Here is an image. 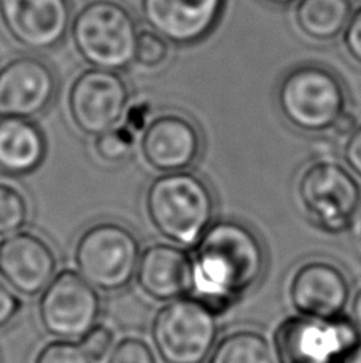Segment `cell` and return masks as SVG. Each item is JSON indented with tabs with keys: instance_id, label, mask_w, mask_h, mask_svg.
<instances>
[{
	"instance_id": "1",
	"label": "cell",
	"mask_w": 361,
	"mask_h": 363,
	"mask_svg": "<svg viewBox=\"0 0 361 363\" xmlns=\"http://www.w3.org/2000/svg\"><path fill=\"white\" fill-rule=\"evenodd\" d=\"M266 250L260 236L237 220H218L196 244L191 258V296L217 315L261 281Z\"/></svg>"
},
{
	"instance_id": "2",
	"label": "cell",
	"mask_w": 361,
	"mask_h": 363,
	"mask_svg": "<svg viewBox=\"0 0 361 363\" xmlns=\"http://www.w3.org/2000/svg\"><path fill=\"white\" fill-rule=\"evenodd\" d=\"M145 211L161 236L180 245H196L214 223V191L207 180L190 169L159 174L145 191Z\"/></svg>"
},
{
	"instance_id": "3",
	"label": "cell",
	"mask_w": 361,
	"mask_h": 363,
	"mask_svg": "<svg viewBox=\"0 0 361 363\" xmlns=\"http://www.w3.org/2000/svg\"><path fill=\"white\" fill-rule=\"evenodd\" d=\"M275 104L282 120L294 131L326 134L349 108V91L331 67L320 62H299L280 77Z\"/></svg>"
},
{
	"instance_id": "4",
	"label": "cell",
	"mask_w": 361,
	"mask_h": 363,
	"mask_svg": "<svg viewBox=\"0 0 361 363\" xmlns=\"http://www.w3.org/2000/svg\"><path fill=\"white\" fill-rule=\"evenodd\" d=\"M139 26L120 0H91L72 18L70 37L91 67L122 72L134 64Z\"/></svg>"
},
{
	"instance_id": "5",
	"label": "cell",
	"mask_w": 361,
	"mask_h": 363,
	"mask_svg": "<svg viewBox=\"0 0 361 363\" xmlns=\"http://www.w3.org/2000/svg\"><path fill=\"white\" fill-rule=\"evenodd\" d=\"M140 254L139 238L129 226L104 220L88 226L76 239L74 262L96 290L115 294L135 279Z\"/></svg>"
},
{
	"instance_id": "6",
	"label": "cell",
	"mask_w": 361,
	"mask_h": 363,
	"mask_svg": "<svg viewBox=\"0 0 361 363\" xmlns=\"http://www.w3.org/2000/svg\"><path fill=\"white\" fill-rule=\"evenodd\" d=\"M296 191L312 223L328 235L349 230L361 207L358 177L334 160L309 163L301 172Z\"/></svg>"
},
{
	"instance_id": "7",
	"label": "cell",
	"mask_w": 361,
	"mask_h": 363,
	"mask_svg": "<svg viewBox=\"0 0 361 363\" xmlns=\"http://www.w3.org/2000/svg\"><path fill=\"white\" fill-rule=\"evenodd\" d=\"M217 336V314L193 296L164 304L151 323L153 345L164 363H204Z\"/></svg>"
},
{
	"instance_id": "8",
	"label": "cell",
	"mask_w": 361,
	"mask_h": 363,
	"mask_svg": "<svg viewBox=\"0 0 361 363\" xmlns=\"http://www.w3.org/2000/svg\"><path fill=\"white\" fill-rule=\"evenodd\" d=\"M358 335L349 320L292 315L275 328L274 357L279 363H338L360 341Z\"/></svg>"
},
{
	"instance_id": "9",
	"label": "cell",
	"mask_w": 361,
	"mask_h": 363,
	"mask_svg": "<svg viewBox=\"0 0 361 363\" xmlns=\"http://www.w3.org/2000/svg\"><path fill=\"white\" fill-rule=\"evenodd\" d=\"M131 102V88L121 72L89 67L75 77L67 110L75 128L96 138L121 123Z\"/></svg>"
},
{
	"instance_id": "10",
	"label": "cell",
	"mask_w": 361,
	"mask_h": 363,
	"mask_svg": "<svg viewBox=\"0 0 361 363\" xmlns=\"http://www.w3.org/2000/svg\"><path fill=\"white\" fill-rule=\"evenodd\" d=\"M102 301L91 284L79 272L56 274L38 300V320L55 340H80L98 322Z\"/></svg>"
},
{
	"instance_id": "11",
	"label": "cell",
	"mask_w": 361,
	"mask_h": 363,
	"mask_svg": "<svg viewBox=\"0 0 361 363\" xmlns=\"http://www.w3.org/2000/svg\"><path fill=\"white\" fill-rule=\"evenodd\" d=\"M204 145L197 121L177 108L154 113L139 138L142 158L159 174L191 169L202 157Z\"/></svg>"
},
{
	"instance_id": "12",
	"label": "cell",
	"mask_w": 361,
	"mask_h": 363,
	"mask_svg": "<svg viewBox=\"0 0 361 363\" xmlns=\"http://www.w3.org/2000/svg\"><path fill=\"white\" fill-rule=\"evenodd\" d=\"M59 80L53 66L35 55L11 57L0 67V118L32 120L53 106Z\"/></svg>"
},
{
	"instance_id": "13",
	"label": "cell",
	"mask_w": 361,
	"mask_h": 363,
	"mask_svg": "<svg viewBox=\"0 0 361 363\" xmlns=\"http://www.w3.org/2000/svg\"><path fill=\"white\" fill-rule=\"evenodd\" d=\"M70 24V0H0V26L13 42L29 51L59 47Z\"/></svg>"
},
{
	"instance_id": "14",
	"label": "cell",
	"mask_w": 361,
	"mask_h": 363,
	"mask_svg": "<svg viewBox=\"0 0 361 363\" xmlns=\"http://www.w3.org/2000/svg\"><path fill=\"white\" fill-rule=\"evenodd\" d=\"M228 0H140L147 28L176 47H193L212 35Z\"/></svg>"
},
{
	"instance_id": "15",
	"label": "cell",
	"mask_w": 361,
	"mask_h": 363,
	"mask_svg": "<svg viewBox=\"0 0 361 363\" xmlns=\"http://www.w3.org/2000/svg\"><path fill=\"white\" fill-rule=\"evenodd\" d=\"M352 287L338 264L325 260L302 263L290 281L288 296L296 313L320 320H336L349 306Z\"/></svg>"
},
{
	"instance_id": "16",
	"label": "cell",
	"mask_w": 361,
	"mask_h": 363,
	"mask_svg": "<svg viewBox=\"0 0 361 363\" xmlns=\"http://www.w3.org/2000/svg\"><path fill=\"white\" fill-rule=\"evenodd\" d=\"M56 269V252L40 235L19 231L0 241V279L16 295H42L55 279Z\"/></svg>"
},
{
	"instance_id": "17",
	"label": "cell",
	"mask_w": 361,
	"mask_h": 363,
	"mask_svg": "<svg viewBox=\"0 0 361 363\" xmlns=\"http://www.w3.org/2000/svg\"><path fill=\"white\" fill-rule=\"evenodd\" d=\"M135 281L154 301L182 298L191 289V257L173 244H153L140 254Z\"/></svg>"
},
{
	"instance_id": "18",
	"label": "cell",
	"mask_w": 361,
	"mask_h": 363,
	"mask_svg": "<svg viewBox=\"0 0 361 363\" xmlns=\"http://www.w3.org/2000/svg\"><path fill=\"white\" fill-rule=\"evenodd\" d=\"M47 138L42 128L25 118H0V172L29 176L47 157Z\"/></svg>"
},
{
	"instance_id": "19",
	"label": "cell",
	"mask_w": 361,
	"mask_h": 363,
	"mask_svg": "<svg viewBox=\"0 0 361 363\" xmlns=\"http://www.w3.org/2000/svg\"><path fill=\"white\" fill-rule=\"evenodd\" d=\"M353 9L352 0H296L293 23L307 40L331 43L343 35Z\"/></svg>"
},
{
	"instance_id": "20",
	"label": "cell",
	"mask_w": 361,
	"mask_h": 363,
	"mask_svg": "<svg viewBox=\"0 0 361 363\" xmlns=\"http://www.w3.org/2000/svg\"><path fill=\"white\" fill-rule=\"evenodd\" d=\"M209 363H275V357L264 335L251 328H241L217 342Z\"/></svg>"
},
{
	"instance_id": "21",
	"label": "cell",
	"mask_w": 361,
	"mask_h": 363,
	"mask_svg": "<svg viewBox=\"0 0 361 363\" xmlns=\"http://www.w3.org/2000/svg\"><path fill=\"white\" fill-rule=\"evenodd\" d=\"M30 206L23 190L0 182V238L21 231L29 223Z\"/></svg>"
},
{
	"instance_id": "22",
	"label": "cell",
	"mask_w": 361,
	"mask_h": 363,
	"mask_svg": "<svg viewBox=\"0 0 361 363\" xmlns=\"http://www.w3.org/2000/svg\"><path fill=\"white\" fill-rule=\"evenodd\" d=\"M140 135L129 129L125 123L108 129L94 138V152L108 164H120L131 157Z\"/></svg>"
},
{
	"instance_id": "23",
	"label": "cell",
	"mask_w": 361,
	"mask_h": 363,
	"mask_svg": "<svg viewBox=\"0 0 361 363\" xmlns=\"http://www.w3.org/2000/svg\"><path fill=\"white\" fill-rule=\"evenodd\" d=\"M172 57V43L150 28L140 29L135 43L134 64L145 70L163 69Z\"/></svg>"
},
{
	"instance_id": "24",
	"label": "cell",
	"mask_w": 361,
	"mask_h": 363,
	"mask_svg": "<svg viewBox=\"0 0 361 363\" xmlns=\"http://www.w3.org/2000/svg\"><path fill=\"white\" fill-rule=\"evenodd\" d=\"M34 363H93L79 342L55 340L42 346Z\"/></svg>"
},
{
	"instance_id": "25",
	"label": "cell",
	"mask_w": 361,
	"mask_h": 363,
	"mask_svg": "<svg viewBox=\"0 0 361 363\" xmlns=\"http://www.w3.org/2000/svg\"><path fill=\"white\" fill-rule=\"evenodd\" d=\"M107 363H158V360L147 341L140 338H122L108 354Z\"/></svg>"
},
{
	"instance_id": "26",
	"label": "cell",
	"mask_w": 361,
	"mask_h": 363,
	"mask_svg": "<svg viewBox=\"0 0 361 363\" xmlns=\"http://www.w3.org/2000/svg\"><path fill=\"white\" fill-rule=\"evenodd\" d=\"M79 345L91 359L93 363H99L108 357L115 346V333L110 327L96 323V325L80 338Z\"/></svg>"
},
{
	"instance_id": "27",
	"label": "cell",
	"mask_w": 361,
	"mask_h": 363,
	"mask_svg": "<svg viewBox=\"0 0 361 363\" xmlns=\"http://www.w3.org/2000/svg\"><path fill=\"white\" fill-rule=\"evenodd\" d=\"M345 56L361 69V4L355 6L345 29L340 35Z\"/></svg>"
},
{
	"instance_id": "28",
	"label": "cell",
	"mask_w": 361,
	"mask_h": 363,
	"mask_svg": "<svg viewBox=\"0 0 361 363\" xmlns=\"http://www.w3.org/2000/svg\"><path fill=\"white\" fill-rule=\"evenodd\" d=\"M153 110L154 108L151 106V102L147 99L129 102V106L126 108L121 123H125L129 129H132L135 134L140 135L142 133H144V129L147 128L148 121L151 120V116L156 113V112H153Z\"/></svg>"
},
{
	"instance_id": "29",
	"label": "cell",
	"mask_w": 361,
	"mask_h": 363,
	"mask_svg": "<svg viewBox=\"0 0 361 363\" xmlns=\"http://www.w3.org/2000/svg\"><path fill=\"white\" fill-rule=\"evenodd\" d=\"M21 308L23 303L18 295L0 279V330L6 328L16 320Z\"/></svg>"
},
{
	"instance_id": "30",
	"label": "cell",
	"mask_w": 361,
	"mask_h": 363,
	"mask_svg": "<svg viewBox=\"0 0 361 363\" xmlns=\"http://www.w3.org/2000/svg\"><path fill=\"white\" fill-rule=\"evenodd\" d=\"M344 161L345 166L361 179V121L344 144Z\"/></svg>"
},
{
	"instance_id": "31",
	"label": "cell",
	"mask_w": 361,
	"mask_h": 363,
	"mask_svg": "<svg viewBox=\"0 0 361 363\" xmlns=\"http://www.w3.org/2000/svg\"><path fill=\"white\" fill-rule=\"evenodd\" d=\"M360 121L357 118V115L353 113L350 108H347L345 112L336 120V123H334L330 133L338 139H347L353 131H355Z\"/></svg>"
},
{
	"instance_id": "32",
	"label": "cell",
	"mask_w": 361,
	"mask_h": 363,
	"mask_svg": "<svg viewBox=\"0 0 361 363\" xmlns=\"http://www.w3.org/2000/svg\"><path fill=\"white\" fill-rule=\"evenodd\" d=\"M352 322L361 333V289L357 291V295L352 301Z\"/></svg>"
},
{
	"instance_id": "33",
	"label": "cell",
	"mask_w": 361,
	"mask_h": 363,
	"mask_svg": "<svg viewBox=\"0 0 361 363\" xmlns=\"http://www.w3.org/2000/svg\"><path fill=\"white\" fill-rule=\"evenodd\" d=\"M338 363H361V341H358L355 346H352Z\"/></svg>"
},
{
	"instance_id": "34",
	"label": "cell",
	"mask_w": 361,
	"mask_h": 363,
	"mask_svg": "<svg viewBox=\"0 0 361 363\" xmlns=\"http://www.w3.org/2000/svg\"><path fill=\"white\" fill-rule=\"evenodd\" d=\"M258 2L275 6V9H288V6H293L296 4V0H258Z\"/></svg>"
}]
</instances>
